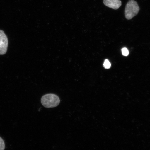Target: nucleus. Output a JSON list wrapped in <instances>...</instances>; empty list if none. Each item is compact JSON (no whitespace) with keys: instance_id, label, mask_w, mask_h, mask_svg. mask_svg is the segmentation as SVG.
<instances>
[{"instance_id":"0eeeda50","label":"nucleus","mask_w":150,"mask_h":150,"mask_svg":"<svg viewBox=\"0 0 150 150\" xmlns=\"http://www.w3.org/2000/svg\"><path fill=\"white\" fill-rule=\"evenodd\" d=\"M122 55L124 56H127L129 55V52L126 48H123L122 49Z\"/></svg>"},{"instance_id":"7ed1b4c3","label":"nucleus","mask_w":150,"mask_h":150,"mask_svg":"<svg viewBox=\"0 0 150 150\" xmlns=\"http://www.w3.org/2000/svg\"><path fill=\"white\" fill-rule=\"evenodd\" d=\"M8 44V38L4 31L0 30V55H4L6 54Z\"/></svg>"},{"instance_id":"39448f33","label":"nucleus","mask_w":150,"mask_h":150,"mask_svg":"<svg viewBox=\"0 0 150 150\" xmlns=\"http://www.w3.org/2000/svg\"><path fill=\"white\" fill-rule=\"evenodd\" d=\"M103 66L105 69H108L110 68L111 67V64L108 59L105 60Z\"/></svg>"},{"instance_id":"423d86ee","label":"nucleus","mask_w":150,"mask_h":150,"mask_svg":"<svg viewBox=\"0 0 150 150\" xmlns=\"http://www.w3.org/2000/svg\"><path fill=\"white\" fill-rule=\"evenodd\" d=\"M5 144L4 141L1 137H0V150H4Z\"/></svg>"},{"instance_id":"f03ea898","label":"nucleus","mask_w":150,"mask_h":150,"mask_svg":"<svg viewBox=\"0 0 150 150\" xmlns=\"http://www.w3.org/2000/svg\"><path fill=\"white\" fill-rule=\"evenodd\" d=\"M139 7L134 0H130L127 3L125 9V16L127 20H131L138 14Z\"/></svg>"},{"instance_id":"f257e3e1","label":"nucleus","mask_w":150,"mask_h":150,"mask_svg":"<svg viewBox=\"0 0 150 150\" xmlns=\"http://www.w3.org/2000/svg\"><path fill=\"white\" fill-rule=\"evenodd\" d=\"M42 105L47 108L56 107L60 102L59 97L53 94H48L43 96L41 98Z\"/></svg>"},{"instance_id":"20e7f679","label":"nucleus","mask_w":150,"mask_h":150,"mask_svg":"<svg viewBox=\"0 0 150 150\" xmlns=\"http://www.w3.org/2000/svg\"><path fill=\"white\" fill-rule=\"evenodd\" d=\"M104 4L106 6L114 9H117L122 5L120 0H104Z\"/></svg>"}]
</instances>
